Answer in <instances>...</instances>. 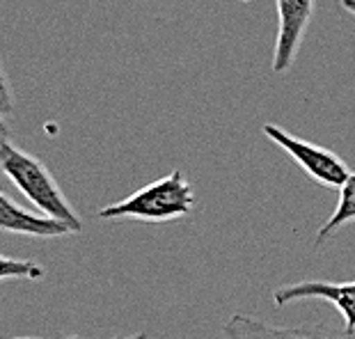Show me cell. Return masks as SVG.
Listing matches in <instances>:
<instances>
[{"mask_svg":"<svg viewBox=\"0 0 355 339\" xmlns=\"http://www.w3.org/2000/svg\"><path fill=\"white\" fill-rule=\"evenodd\" d=\"M69 339H78V337H69ZM115 339H147L145 333H135V335H126V337H115Z\"/></svg>","mask_w":355,"mask_h":339,"instance_id":"12","label":"cell"},{"mask_svg":"<svg viewBox=\"0 0 355 339\" xmlns=\"http://www.w3.org/2000/svg\"><path fill=\"white\" fill-rule=\"evenodd\" d=\"M277 3V40L273 53V73H284L296 60L305 37L316 0H275Z\"/></svg>","mask_w":355,"mask_h":339,"instance_id":"4","label":"cell"},{"mask_svg":"<svg viewBox=\"0 0 355 339\" xmlns=\"http://www.w3.org/2000/svg\"><path fill=\"white\" fill-rule=\"evenodd\" d=\"M0 232L37 236V238H58L71 234L67 225L53 220V218L44 214H33V211L21 209L5 193H0Z\"/></svg>","mask_w":355,"mask_h":339,"instance_id":"7","label":"cell"},{"mask_svg":"<svg viewBox=\"0 0 355 339\" xmlns=\"http://www.w3.org/2000/svg\"><path fill=\"white\" fill-rule=\"evenodd\" d=\"M0 172L10 177L12 184L30 200V205H35L44 216L67 225L71 234H80V218L40 158L19 149L5 138L0 145Z\"/></svg>","mask_w":355,"mask_h":339,"instance_id":"1","label":"cell"},{"mask_svg":"<svg viewBox=\"0 0 355 339\" xmlns=\"http://www.w3.org/2000/svg\"><path fill=\"white\" fill-rule=\"evenodd\" d=\"M195 207V191L186 182L184 172L175 170L172 175L147 184L145 188L128 195L126 200L108 205L99 211L103 220H117V218H135L145 223H163L184 218Z\"/></svg>","mask_w":355,"mask_h":339,"instance_id":"2","label":"cell"},{"mask_svg":"<svg viewBox=\"0 0 355 339\" xmlns=\"http://www.w3.org/2000/svg\"><path fill=\"white\" fill-rule=\"evenodd\" d=\"M7 138V131H5V126L0 124V145H3V140Z\"/></svg>","mask_w":355,"mask_h":339,"instance_id":"13","label":"cell"},{"mask_svg":"<svg viewBox=\"0 0 355 339\" xmlns=\"http://www.w3.org/2000/svg\"><path fill=\"white\" fill-rule=\"evenodd\" d=\"M328 300L339 310L344 319V333H355V280L353 282H298L289 284V287L273 291L275 305H289L293 300Z\"/></svg>","mask_w":355,"mask_h":339,"instance_id":"5","label":"cell"},{"mask_svg":"<svg viewBox=\"0 0 355 339\" xmlns=\"http://www.w3.org/2000/svg\"><path fill=\"white\" fill-rule=\"evenodd\" d=\"M261 131L266 138H270L303 168L314 182H319L326 188H337L346 182V177L351 175L349 165H346L337 154H332L330 149L312 145L307 140H300L296 135L286 133L284 129H279L275 124H263Z\"/></svg>","mask_w":355,"mask_h":339,"instance_id":"3","label":"cell"},{"mask_svg":"<svg viewBox=\"0 0 355 339\" xmlns=\"http://www.w3.org/2000/svg\"><path fill=\"white\" fill-rule=\"evenodd\" d=\"M12 112H14V94H12L10 78H7V71L3 67V60H0V124H3Z\"/></svg>","mask_w":355,"mask_h":339,"instance_id":"10","label":"cell"},{"mask_svg":"<svg viewBox=\"0 0 355 339\" xmlns=\"http://www.w3.org/2000/svg\"><path fill=\"white\" fill-rule=\"evenodd\" d=\"M349 223H355V172H351L346 182L339 186V202L328 220L316 232V245H323L326 241H330Z\"/></svg>","mask_w":355,"mask_h":339,"instance_id":"8","label":"cell"},{"mask_svg":"<svg viewBox=\"0 0 355 339\" xmlns=\"http://www.w3.org/2000/svg\"><path fill=\"white\" fill-rule=\"evenodd\" d=\"M42 277H44V268L40 263L0 254V282H5V280H42Z\"/></svg>","mask_w":355,"mask_h":339,"instance_id":"9","label":"cell"},{"mask_svg":"<svg viewBox=\"0 0 355 339\" xmlns=\"http://www.w3.org/2000/svg\"><path fill=\"white\" fill-rule=\"evenodd\" d=\"M342 5H344L346 12H351L353 17H355V0H342Z\"/></svg>","mask_w":355,"mask_h":339,"instance_id":"11","label":"cell"},{"mask_svg":"<svg viewBox=\"0 0 355 339\" xmlns=\"http://www.w3.org/2000/svg\"><path fill=\"white\" fill-rule=\"evenodd\" d=\"M14 339H37V337H14Z\"/></svg>","mask_w":355,"mask_h":339,"instance_id":"14","label":"cell"},{"mask_svg":"<svg viewBox=\"0 0 355 339\" xmlns=\"http://www.w3.org/2000/svg\"><path fill=\"white\" fill-rule=\"evenodd\" d=\"M223 339H355V333H332L326 328L275 326L245 314H232L223 323Z\"/></svg>","mask_w":355,"mask_h":339,"instance_id":"6","label":"cell"}]
</instances>
